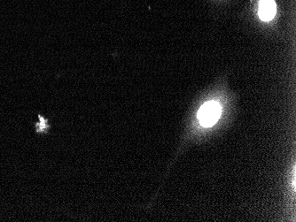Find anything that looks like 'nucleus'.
Returning <instances> with one entry per match:
<instances>
[{
    "label": "nucleus",
    "instance_id": "1",
    "mask_svg": "<svg viewBox=\"0 0 296 222\" xmlns=\"http://www.w3.org/2000/svg\"><path fill=\"white\" fill-rule=\"evenodd\" d=\"M221 115V106L216 102H208L204 104L199 111L198 118L203 127L214 125Z\"/></svg>",
    "mask_w": 296,
    "mask_h": 222
},
{
    "label": "nucleus",
    "instance_id": "2",
    "mask_svg": "<svg viewBox=\"0 0 296 222\" xmlns=\"http://www.w3.org/2000/svg\"><path fill=\"white\" fill-rule=\"evenodd\" d=\"M277 12V6L274 0H261L259 4V17L264 22L273 19Z\"/></svg>",
    "mask_w": 296,
    "mask_h": 222
},
{
    "label": "nucleus",
    "instance_id": "3",
    "mask_svg": "<svg viewBox=\"0 0 296 222\" xmlns=\"http://www.w3.org/2000/svg\"><path fill=\"white\" fill-rule=\"evenodd\" d=\"M35 131L37 134H48L52 128L50 120L45 118L44 115H38V122L34 124Z\"/></svg>",
    "mask_w": 296,
    "mask_h": 222
}]
</instances>
